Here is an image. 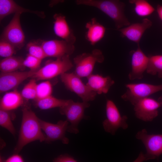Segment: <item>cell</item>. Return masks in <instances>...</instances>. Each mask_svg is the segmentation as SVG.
Returning a JSON list of instances; mask_svg holds the SVG:
<instances>
[{"mask_svg":"<svg viewBox=\"0 0 162 162\" xmlns=\"http://www.w3.org/2000/svg\"><path fill=\"white\" fill-rule=\"evenodd\" d=\"M68 100L58 99L51 95L42 99L36 100V105L40 109L43 110L60 108L66 104Z\"/></svg>","mask_w":162,"mask_h":162,"instance_id":"cell-23","label":"cell"},{"mask_svg":"<svg viewBox=\"0 0 162 162\" xmlns=\"http://www.w3.org/2000/svg\"><path fill=\"white\" fill-rule=\"evenodd\" d=\"M73 66L70 56H65L49 61L42 68L37 70L32 77L38 80L51 79L66 72Z\"/></svg>","mask_w":162,"mask_h":162,"instance_id":"cell-4","label":"cell"},{"mask_svg":"<svg viewBox=\"0 0 162 162\" xmlns=\"http://www.w3.org/2000/svg\"><path fill=\"white\" fill-rule=\"evenodd\" d=\"M157 11L159 17L162 21V5L158 4L157 8Z\"/></svg>","mask_w":162,"mask_h":162,"instance_id":"cell-35","label":"cell"},{"mask_svg":"<svg viewBox=\"0 0 162 162\" xmlns=\"http://www.w3.org/2000/svg\"><path fill=\"white\" fill-rule=\"evenodd\" d=\"M64 0H51L49 4V6L52 7L59 3L63 2Z\"/></svg>","mask_w":162,"mask_h":162,"instance_id":"cell-34","label":"cell"},{"mask_svg":"<svg viewBox=\"0 0 162 162\" xmlns=\"http://www.w3.org/2000/svg\"><path fill=\"white\" fill-rule=\"evenodd\" d=\"M37 84L35 79L31 80L24 87L21 94L23 98L27 100L36 99Z\"/></svg>","mask_w":162,"mask_h":162,"instance_id":"cell-26","label":"cell"},{"mask_svg":"<svg viewBox=\"0 0 162 162\" xmlns=\"http://www.w3.org/2000/svg\"><path fill=\"white\" fill-rule=\"evenodd\" d=\"M22 118L17 142L14 149L19 153L23 147L36 140L45 141L46 137L42 131L39 118L29 106L24 105L22 109Z\"/></svg>","mask_w":162,"mask_h":162,"instance_id":"cell-1","label":"cell"},{"mask_svg":"<svg viewBox=\"0 0 162 162\" xmlns=\"http://www.w3.org/2000/svg\"><path fill=\"white\" fill-rule=\"evenodd\" d=\"M22 13L17 12L5 28L1 39L9 42L15 48L20 49L24 45L25 36L22 29L20 17Z\"/></svg>","mask_w":162,"mask_h":162,"instance_id":"cell-10","label":"cell"},{"mask_svg":"<svg viewBox=\"0 0 162 162\" xmlns=\"http://www.w3.org/2000/svg\"><path fill=\"white\" fill-rule=\"evenodd\" d=\"M129 2L135 5L134 10L138 16L141 17L148 16L155 10L154 8L148 0H129Z\"/></svg>","mask_w":162,"mask_h":162,"instance_id":"cell-24","label":"cell"},{"mask_svg":"<svg viewBox=\"0 0 162 162\" xmlns=\"http://www.w3.org/2000/svg\"><path fill=\"white\" fill-rule=\"evenodd\" d=\"M136 138L144 145L146 152H141L134 162H140L158 158L162 154V134H149L143 129L136 133Z\"/></svg>","mask_w":162,"mask_h":162,"instance_id":"cell-3","label":"cell"},{"mask_svg":"<svg viewBox=\"0 0 162 162\" xmlns=\"http://www.w3.org/2000/svg\"><path fill=\"white\" fill-rule=\"evenodd\" d=\"M106 118L103 122L104 130L112 135L115 134L119 128L125 130L128 128L126 115L121 116L114 102L107 100L106 104Z\"/></svg>","mask_w":162,"mask_h":162,"instance_id":"cell-8","label":"cell"},{"mask_svg":"<svg viewBox=\"0 0 162 162\" xmlns=\"http://www.w3.org/2000/svg\"><path fill=\"white\" fill-rule=\"evenodd\" d=\"M136 50L130 52L131 57V70L128 75L130 80L141 79L146 70L148 62L149 57L143 52L139 45Z\"/></svg>","mask_w":162,"mask_h":162,"instance_id":"cell-15","label":"cell"},{"mask_svg":"<svg viewBox=\"0 0 162 162\" xmlns=\"http://www.w3.org/2000/svg\"><path fill=\"white\" fill-rule=\"evenodd\" d=\"M54 162H76L77 160L73 157L68 154L61 155L53 160Z\"/></svg>","mask_w":162,"mask_h":162,"instance_id":"cell-32","label":"cell"},{"mask_svg":"<svg viewBox=\"0 0 162 162\" xmlns=\"http://www.w3.org/2000/svg\"><path fill=\"white\" fill-rule=\"evenodd\" d=\"M42 130L45 132V141L47 142L60 140L64 144H68L69 140L65 135L69 126L67 120H60L54 124L39 119Z\"/></svg>","mask_w":162,"mask_h":162,"instance_id":"cell-12","label":"cell"},{"mask_svg":"<svg viewBox=\"0 0 162 162\" xmlns=\"http://www.w3.org/2000/svg\"><path fill=\"white\" fill-rule=\"evenodd\" d=\"M53 18V29L55 34L62 40L74 44L76 37L67 22L65 16L61 14H56Z\"/></svg>","mask_w":162,"mask_h":162,"instance_id":"cell-16","label":"cell"},{"mask_svg":"<svg viewBox=\"0 0 162 162\" xmlns=\"http://www.w3.org/2000/svg\"><path fill=\"white\" fill-rule=\"evenodd\" d=\"M152 23L149 20L143 19L141 23H134L127 27L117 30L121 32L123 37H125L129 40L139 45L140 40L145 31L149 28Z\"/></svg>","mask_w":162,"mask_h":162,"instance_id":"cell-17","label":"cell"},{"mask_svg":"<svg viewBox=\"0 0 162 162\" xmlns=\"http://www.w3.org/2000/svg\"><path fill=\"white\" fill-rule=\"evenodd\" d=\"M42 60L28 54L25 59L23 64L25 67H27L30 70H37L39 67Z\"/></svg>","mask_w":162,"mask_h":162,"instance_id":"cell-31","label":"cell"},{"mask_svg":"<svg viewBox=\"0 0 162 162\" xmlns=\"http://www.w3.org/2000/svg\"><path fill=\"white\" fill-rule=\"evenodd\" d=\"M87 31L85 38L91 45H94L104 37L105 28L97 21L95 18H92L85 25Z\"/></svg>","mask_w":162,"mask_h":162,"instance_id":"cell-20","label":"cell"},{"mask_svg":"<svg viewBox=\"0 0 162 162\" xmlns=\"http://www.w3.org/2000/svg\"><path fill=\"white\" fill-rule=\"evenodd\" d=\"M29 54L42 60L46 57L41 45H39L34 42H29L27 46Z\"/></svg>","mask_w":162,"mask_h":162,"instance_id":"cell-29","label":"cell"},{"mask_svg":"<svg viewBox=\"0 0 162 162\" xmlns=\"http://www.w3.org/2000/svg\"><path fill=\"white\" fill-rule=\"evenodd\" d=\"M52 85L49 81L43 82L37 84L36 100L42 99L52 95Z\"/></svg>","mask_w":162,"mask_h":162,"instance_id":"cell-27","label":"cell"},{"mask_svg":"<svg viewBox=\"0 0 162 162\" xmlns=\"http://www.w3.org/2000/svg\"><path fill=\"white\" fill-rule=\"evenodd\" d=\"M76 3L98 9L113 21L117 30L130 25L124 15L125 4L119 0H76Z\"/></svg>","mask_w":162,"mask_h":162,"instance_id":"cell-2","label":"cell"},{"mask_svg":"<svg viewBox=\"0 0 162 162\" xmlns=\"http://www.w3.org/2000/svg\"><path fill=\"white\" fill-rule=\"evenodd\" d=\"M158 101L160 103L161 106H162V97H160L158 100Z\"/></svg>","mask_w":162,"mask_h":162,"instance_id":"cell-36","label":"cell"},{"mask_svg":"<svg viewBox=\"0 0 162 162\" xmlns=\"http://www.w3.org/2000/svg\"><path fill=\"white\" fill-rule=\"evenodd\" d=\"M37 70L15 71L2 73L0 75L1 93L14 89L28 78L33 77Z\"/></svg>","mask_w":162,"mask_h":162,"instance_id":"cell-14","label":"cell"},{"mask_svg":"<svg viewBox=\"0 0 162 162\" xmlns=\"http://www.w3.org/2000/svg\"><path fill=\"white\" fill-rule=\"evenodd\" d=\"M126 87L127 91L121 98L133 105L140 99L162 90V84L154 85L146 83H131L126 84Z\"/></svg>","mask_w":162,"mask_h":162,"instance_id":"cell-9","label":"cell"},{"mask_svg":"<svg viewBox=\"0 0 162 162\" xmlns=\"http://www.w3.org/2000/svg\"><path fill=\"white\" fill-rule=\"evenodd\" d=\"M60 76L61 81L66 87L77 94L83 102H88L95 99L97 93L84 84L81 78L74 73L66 72Z\"/></svg>","mask_w":162,"mask_h":162,"instance_id":"cell-7","label":"cell"},{"mask_svg":"<svg viewBox=\"0 0 162 162\" xmlns=\"http://www.w3.org/2000/svg\"><path fill=\"white\" fill-rule=\"evenodd\" d=\"M17 12L34 14L42 18L45 15L43 11L32 10L23 8L17 4L13 0H0V20L2 21L8 15Z\"/></svg>","mask_w":162,"mask_h":162,"instance_id":"cell-18","label":"cell"},{"mask_svg":"<svg viewBox=\"0 0 162 162\" xmlns=\"http://www.w3.org/2000/svg\"><path fill=\"white\" fill-rule=\"evenodd\" d=\"M41 45L46 57L56 58L70 56L75 50L74 44L64 40H52L43 41Z\"/></svg>","mask_w":162,"mask_h":162,"instance_id":"cell-13","label":"cell"},{"mask_svg":"<svg viewBox=\"0 0 162 162\" xmlns=\"http://www.w3.org/2000/svg\"><path fill=\"white\" fill-rule=\"evenodd\" d=\"M90 106L88 102H76L70 99L68 100L66 104L60 108L61 114L65 115L67 120L70 123L68 131L75 134L79 132L78 124L85 117V110Z\"/></svg>","mask_w":162,"mask_h":162,"instance_id":"cell-6","label":"cell"},{"mask_svg":"<svg viewBox=\"0 0 162 162\" xmlns=\"http://www.w3.org/2000/svg\"><path fill=\"white\" fill-rule=\"evenodd\" d=\"M135 115L137 118L145 122H151L158 115L160 103L148 97L139 100L134 105Z\"/></svg>","mask_w":162,"mask_h":162,"instance_id":"cell-11","label":"cell"},{"mask_svg":"<svg viewBox=\"0 0 162 162\" xmlns=\"http://www.w3.org/2000/svg\"><path fill=\"white\" fill-rule=\"evenodd\" d=\"M23 98L21 94L16 90L6 93L1 98L0 109L10 111L16 109L22 105Z\"/></svg>","mask_w":162,"mask_h":162,"instance_id":"cell-21","label":"cell"},{"mask_svg":"<svg viewBox=\"0 0 162 162\" xmlns=\"http://www.w3.org/2000/svg\"><path fill=\"white\" fill-rule=\"evenodd\" d=\"M86 85L97 94L107 93L114 81L109 76L103 77L98 74H92L87 77Z\"/></svg>","mask_w":162,"mask_h":162,"instance_id":"cell-19","label":"cell"},{"mask_svg":"<svg viewBox=\"0 0 162 162\" xmlns=\"http://www.w3.org/2000/svg\"><path fill=\"white\" fill-rule=\"evenodd\" d=\"M15 52V47L7 41L1 39L0 56L4 58L12 56Z\"/></svg>","mask_w":162,"mask_h":162,"instance_id":"cell-30","label":"cell"},{"mask_svg":"<svg viewBox=\"0 0 162 162\" xmlns=\"http://www.w3.org/2000/svg\"><path fill=\"white\" fill-rule=\"evenodd\" d=\"M0 125L8 130L13 135L15 134V129L9 111L0 110Z\"/></svg>","mask_w":162,"mask_h":162,"instance_id":"cell-28","label":"cell"},{"mask_svg":"<svg viewBox=\"0 0 162 162\" xmlns=\"http://www.w3.org/2000/svg\"><path fill=\"white\" fill-rule=\"evenodd\" d=\"M18 153L15 154L8 157L5 160L6 162H23L24 160L22 157Z\"/></svg>","mask_w":162,"mask_h":162,"instance_id":"cell-33","label":"cell"},{"mask_svg":"<svg viewBox=\"0 0 162 162\" xmlns=\"http://www.w3.org/2000/svg\"><path fill=\"white\" fill-rule=\"evenodd\" d=\"M146 69L147 73L162 78V55L150 56Z\"/></svg>","mask_w":162,"mask_h":162,"instance_id":"cell-25","label":"cell"},{"mask_svg":"<svg viewBox=\"0 0 162 162\" xmlns=\"http://www.w3.org/2000/svg\"><path fill=\"white\" fill-rule=\"evenodd\" d=\"M104 59L102 52L98 49H94L91 53L79 55L74 59L75 65L74 73L80 78H87L92 74L96 63H102Z\"/></svg>","mask_w":162,"mask_h":162,"instance_id":"cell-5","label":"cell"},{"mask_svg":"<svg viewBox=\"0 0 162 162\" xmlns=\"http://www.w3.org/2000/svg\"><path fill=\"white\" fill-rule=\"evenodd\" d=\"M23 60L20 57L13 56L4 58L0 61V70L3 73L17 71L25 67L23 64Z\"/></svg>","mask_w":162,"mask_h":162,"instance_id":"cell-22","label":"cell"}]
</instances>
